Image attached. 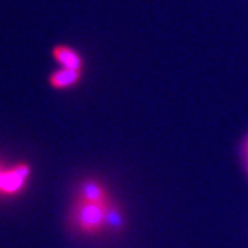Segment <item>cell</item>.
<instances>
[{"mask_svg": "<svg viewBox=\"0 0 248 248\" xmlns=\"http://www.w3.org/2000/svg\"><path fill=\"white\" fill-rule=\"evenodd\" d=\"M69 223L81 235L99 236L120 232L126 224V217L114 198L102 202L74 201L69 212Z\"/></svg>", "mask_w": 248, "mask_h": 248, "instance_id": "6da1fadb", "label": "cell"}, {"mask_svg": "<svg viewBox=\"0 0 248 248\" xmlns=\"http://www.w3.org/2000/svg\"><path fill=\"white\" fill-rule=\"evenodd\" d=\"M31 180V166L27 162L5 163L0 158V198L23 194Z\"/></svg>", "mask_w": 248, "mask_h": 248, "instance_id": "7a4b0ae2", "label": "cell"}, {"mask_svg": "<svg viewBox=\"0 0 248 248\" xmlns=\"http://www.w3.org/2000/svg\"><path fill=\"white\" fill-rule=\"evenodd\" d=\"M114 196L111 194L109 188L96 178H85L79 181L74 194V201L79 202H102L109 201Z\"/></svg>", "mask_w": 248, "mask_h": 248, "instance_id": "3957f363", "label": "cell"}, {"mask_svg": "<svg viewBox=\"0 0 248 248\" xmlns=\"http://www.w3.org/2000/svg\"><path fill=\"white\" fill-rule=\"evenodd\" d=\"M51 56L57 64H60V67L84 72V59L81 56V52L70 45H64V44L56 45L51 51Z\"/></svg>", "mask_w": 248, "mask_h": 248, "instance_id": "277c9868", "label": "cell"}, {"mask_svg": "<svg viewBox=\"0 0 248 248\" xmlns=\"http://www.w3.org/2000/svg\"><path fill=\"white\" fill-rule=\"evenodd\" d=\"M81 79L82 72L66 67H60L48 75V84L54 90H70V88L77 87L81 82Z\"/></svg>", "mask_w": 248, "mask_h": 248, "instance_id": "5b68a950", "label": "cell"}, {"mask_svg": "<svg viewBox=\"0 0 248 248\" xmlns=\"http://www.w3.org/2000/svg\"><path fill=\"white\" fill-rule=\"evenodd\" d=\"M244 158H245V163H247V169H248V138L244 144Z\"/></svg>", "mask_w": 248, "mask_h": 248, "instance_id": "8992f818", "label": "cell"}]
</instances>
